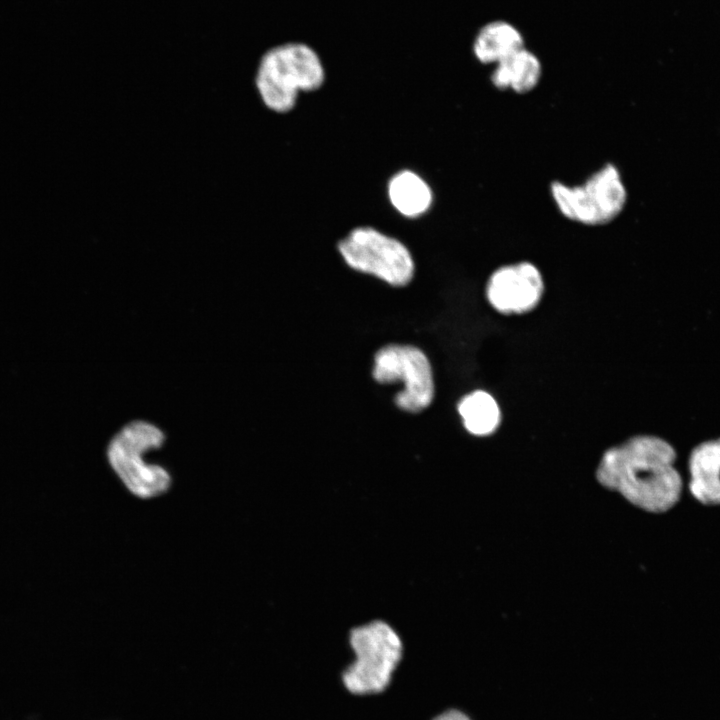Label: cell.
Returning <instances> with one entry per match:
<instances>
[{
	"label": "cell",
	"mask_w": 720,
	"mask_h": 720,
	"mask_svg": "<svg viewBox=\"0 0 720 720\" xmlns=\"http://www.w3.org/2000/svg\"><path fill=\"white\" fill-rule=\"evenodd\" d=\"M545 293V280L539 267L522 260L501 265L487 278L485 298L502 315H522L533 311Z\"/></svg>",
	"instance_id": "obj_8"
},
{
	"label": "cell",
	"mask_w": 720,
	"mask_h": 720,
	"mask_svg": "<svg viewBox=\"0 0 720 720\" xmlns=\"http://www.w3.org/2000/svg\"><path fill=\"white\" fill-rule=\"evenodd\" d=\"M549 194L562 217L589 227L613 222L623 212L628 199L621 171L613 162H605L580 184L553 180Z\"/></svg>",
	"instance_id": "obj_4"
},
{
	"label": "cell",
	"mask_w": 720,
	"mask_h": 720,
	"mask_svg": "<svg viewBox=\"0 0 720 720\" xmlns=\"http://www.w3.org/2000/svg\"><path fill=\"white\" fill-rule=\"evenodd\" d=\"M325 71L316 51L300 42L283 43L268 49L260 58L255 86L263 104L276 113H287L300 91L319 89Z\"/></svg>",
	"instance_id": "obj_2"
},
{
	"label": "cell",
	"mask_w": 720,
	"mask_h": 720,
	"mask_svg": "<svg viewBox=\"0 0 720 720\" xmlns=\"http://www.w3.org/2000/svg\"><path fill=\"white\" fill-rule=\"evenodd\" d=\"M542 74L543 67L538 56L523 47L494 65L490 82L497 90L523 95L538 86Z\"/></svg>",
	"instance_id": "obj_10"
},
{
	"label": "cell",
	"mask_w": 720,
	"mask_h": 720,
	"mask_svg": "<svg viewBox=\"0 0 720 720\" xmlns=\"http://www.w3.org/2000/svg\"><path fill=\"white\" fill-rule=\"evenodd\" d=\"M166 440L164 432L145 420H134L124 425L109 441L106 458L123 486L140 499H151L165 494L172 477L163 466L150 463L146 456L161 448Z\"/></svg>",
	"instance_id": "obj_3"
},
{
	"label": "cell",
	"mask_w": 720,
	"mask_h": 720,
	"mask_svg": "<svg viewBox=\"0 0 720 720\" xmlns=\"http://www.w3.org/2000/svg\"><path fill=\"white\" fill-rule=\"evenodd\" d=\"M523 47L524 39L516 26L504 20H494L480 28L472 50L480 63L495 65Z\"/></svg>",
	"instance_id": "obj_11"
},
{
	"label": "cell",
	"mask_w": 720,
	"mask_h": 720,
	"mask_svg": "<svg viewBox=\"0 0 720 720\" xmlns=\"http://www.w3.org/2000/svg\"><path fill=\"white\" fill-rule=\"evenodd\" d=\"M687 464L692 497L705 506H720V437L693 447Z\"/></svg>",
	"instance_id": "obj_9"
},
{
	"label": "cell",
	"mask_w": 720,
	"mask_h": 720,
	"mask_svg": "<svg viewBox=\"0 0 720 720\" xmlns=\"http://www.w3.org/2000/svg\"><path fill=\"white\" fill-rule=\"evenodd\" d=\"M388 197L392 206L403 216L418 217L426 213L433 202L428 183L411 170H401L388 182Z\"/></svg>",
	"instance_id": "obj_12"
},
{
	"label": "cell",
	"mask_w": 720,
	"mask_h": 720,
	"mask_svg": "<svg viewBox=\"0 0 720 720\" xmlns=\"http://www.w3.org/2000/svg\"><path fill=\"white\" fill-rule=\"evenodd\" d=\"M457 411L467 432L476 437L494 434L502 422L498 401L488 391L477 389L463 396Z\"/></svg>",
	"instance_id": "obj_13"
},
{
	"label": "cell",
	"mask_w": 720,
	"mask_h": 720,
	"mask_svg": "<svg viewBox=\"0 0 720 720\" xmlns=\"http://www.w3.org/2000/svg\"><path fill=\"white\" fill-rule=\"evenodd\" d=\"M433 720H470V718L459 710H448L437 715Z\"/></svg>",
	"instance_id": "obj_14"
},
{
	"label": "cell",
	"mask_w": 720,
	"mask_h": 720,
	"mask_svg": "<svg viewBox=\"0 0 720 720\" xmlns=\"http://www.w3.org/2000/svg\"><path fill=\"white\" fill-rule=\"evenodd\" d=\"M338 251L346 264L359 272L373 275L389 285H407L415 264L409 249L398 239L370 227L352 229L338 242Z\"/></svg>",
	"instance_id": "obj_6"
},
{
	"label": "cell",
	"mask_w": 720,
	"mask_h": 720,
	"mask_svg": "<svg viewBox=\"0 0 720 720\" xmlns=\"http://www.w3.org/2000/svg\"><path fill=\"white\" fill-rule=\"evenodd\" d=\"M676 460V449L668 440L637 434L607 448L595 476L602 487L633 506L660 514L674 508L682 496L684 483Z\"/></svg>",
	"instance_id": "obj_1"
},
{
	"label": "cell",
	"mask_w": 720,
	"mask_h": 720,
	"mask_svg": "<svg viewBox=\"0 0 720 720\" xmlns=\"http://www.w3.org/2000/svg\"><path fill=\"white\" fill-rule=\"evenodd\" d=\"M349 643L354 660L342 674L344 687L356 696L382 693L403 655L399 634L388 623L374 620L352 629Z\"/></svg>",
	"instance_id": "obj_5"
},
{
	"label": "cell",
	"mask_w": 720,
	"mask_h": 720,
	"mask_svg": "<svg viewBox=\"0 0 720 720\" xmlns=\"http://www.w3.org/2000/svg\"><path fill=\"white\" fill-rule=\"evenodd\" d=\"M373 378L382 384L403 383L395 404L402 410L416 413L427 408L434 398V381L425 353L410 345H387L375 355Z\"/></svg>",
	"instance_id": "obj_7"
}]
</instances>
